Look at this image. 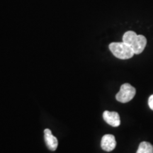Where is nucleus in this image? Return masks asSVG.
<instances>
[{"mask_svg":"<svg viewBox=\"0 0 153 153\" xmlns=\"http://www.w3.org/2000/svg\"><path fill=\"white\" fill-rule=\"evenodd\" d=\"M123 42L128 44L136 55L143 53L147 45V39L144 36L137 35L135 32L132 30H129L124 33Z\"/></svg>","mask_w":153,"mask_h":153,"instance_id":"f257e3e1","label":"nucleus"},{"mask_svg":"<svg viewBox=\"0 0 153 153\" xmlns=\"http://www.w3.org/2000/svg\"><path fill=\"white\" fill-rule=\"evenodd\" d=\"M108 47L113 55L121 60H128L135 55L133 49L124 42L111 43Z\"/></svg>","mask_w":153,"mask_h":153,"instance_id":"f03ea898","label":"nucleus"},{"mask_svg":"<svg viewBox=\"0 0 153 153\" xmlns=\"http://www.w3.org/2000/svg\"><path fill=\"white\" fill-rule=\"evenodd\" d=\"M136 89L128 83L123 84L120 87V91L116 96V99L120 103H127L134 98Z\"/></svg>","mask_w":153,"mask_h":153,"instance_id":"7ed1b4c3","label":"nucleus"},{"mask_svg":"<svg viewBox=\"0 0 153 153\" xmlns=\"http://www.w3.org/2000/svg\"><path fill=\"white\" fill-rule=\"evenodd\" d=\"M116 146V141L115 136L111 134H106L101 138V147L104 151L111 152L114 150Z\"/></svg>","mask_w":153,"mask_h":153,"instance_id":"20e7f679","label":"nucleus"},{"mask_svg":"<svg viewBox=\"0 0 153 153\" xmlns=\"http://www.w3.org/2000/svg\"><path fill=\"white\" fill-rule=\"evenodd\" d=\"M103 118L108 125L113 127H118L120 124L119 114L116 111H105L103 113Z\"/></svg>","mask_w":153,"mask_h":153,"instance_id":"39448f33","label":"nucleus"},{"mask_svg":"<svg viewBox=\"0 0 153 153\" xmlns=\"http://www.w3.org/2000/svg\"><path fill=\"white\" fill-rule=\"evenodd\" d=\"M44 139L49 150L52 151L56 150L57 145H58V141L56 137L53 135L52 132L50 129L47 128L44 131Z\"/></svg>","mask_w":153,"mask_h":153,"instance_id":"423d86ee","label":"nucleus"},{"mask_svg":"<svg viewBox=\"0 0 153 153\" xmlns=\"http://www.w3.org/2000/svg\"><path fill=\"white\" fill-rule=\"evenodd\" d=\"M136 153H153L152 145L148 142L143 141L140 143Z\"/></svg>","mask_w":153,"mask_h":153,"instance_id":"0eeeda50","label":"nucleus"},{"mask_svg":"<svg viewBox=\"0 0 153 153\" xmlns=\"http://www.w3.org/2000/svg\"><path fill=\"white\" fill-rule=\"evenodd\" d=\"M148 105H149V107L150 108V109H152L153 111V94L151 95L150 97H149Z\"/></svg>","mask_w":153,"mask_h":153,"instance_id":"6e6552de","label":"nucleus"}]
</instances>
